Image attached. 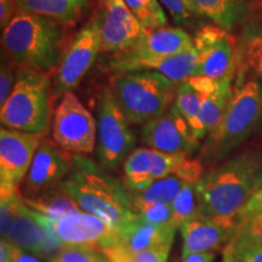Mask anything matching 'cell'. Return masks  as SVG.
I'll list each match as a JSON object with an SVG mask.
<instances>
[{"label":"cell","mask_w":262,"mask_h":262,"mask_svg":"<svg viewBox=\"0 0 262 262\" xmlns=\"http://www.w3.org/2000/svg\"><path fill=\"white\" fill-rule=\"evenodd\" d=\"M262 188V155L245 150L216 165L195 183L201 215L237 217Z\"/></svg>","instance_id":"cell-1"},{"label":"cell","mask_w":262,"mask_h":262,"mask_svg":"<svg viewBox=\"0 0 262 262\" xmlns=\"http://www.w3.org/2000/svg\"><path fill=\"white\" fill-rule=\"evenodd\" d=\"M60 186L81 210L102 219L119 235L139 217L124 185L86 156L74 155L73 169Z\"/></svg>","instance_id":"cell-2"},{"label":"cell","mask_w":262,"mask_h":262,"mask_svg":"<svg viewBox=\"0 0 262 262\" xmlns=\"http://www.w3.org/2000/svg\"><path fill=\"white\" fill-rule=\"evenodd\" d=\"M63 25L24 10L2 31L3 51L18 68L49 74L63 57Z\"/></svg>","instance_id":"cell-3"},{"label":"cell","mask_w":262,"mask_h":262,"mask_svg":"<svg viewBox=\"0 0 262 262\" xmlns=\"http://www.w3.org/2000/svg\"><path fill=\"white\" fill-rule=\"evenodd\" d=\"M262 122V83L256 78L235 81L220 123L205 137L198 159L212 164L225 159L258 129Z\"/></svg>","instance_id":"cell-4"},{"label":"cell","mask_w":262,"mask_h":262,"mask_svg":"<svg viewBox=\"0 0 262 262\" xmlns=\"http://www.w3.org/2000/svg\"><path fill=\"white\" fill-rule=\"evenodd\" d=\"M52 84L49 73L18 68L11 95L0 107L4 127L45 135L51 124Z\"/></svg>","instance_id":"cell-5"},{"label":"cell","mask_w":262,"mask_h":262,"mask_svg":"<svg viewBox=\"0 0 262 262\" xmlns=\"http://www.w3.org/2000/svg\"><path fill=\"white\" fill-rule=\"evenodd\" d=\"M178 88L158 72L136 71L114 74L111 89L131 124H146L172 106Z\"/></svg>","instance_id":"cell-6"},{"label":"cell","mask_w":262,"mask_h":262,"mask_svg":"<svg viewBox=\"0 0 262 262\" xmlns=\"http://www.w3.org/2000/svg\"><path fill=\"white\" fill-rule=\"evenodd\" d=\"M96 123L97 158L104 169H117L135 149L136 136L110 88H102L98 94Z\"/></svg>","instance_id":"cell-7"},{"label":"cell","mask_w":262,"mask_h":262,"mask_svg":"<svg viewBox=\"0 0 262 262\" xmlns=\"http://www.w3.org/2000/svg\"><path fill=\"white\" fill-rule=\"evenodd\" d=\"M55 250L62 247H89L101 253L119 243V234L96 215L80 211L60 219H49L35 212Z\"/></svg>","instance_id":"cell-8"},{"label":"cell","mask_w":262,"mask_h":262,"mask_svg":"<svg viewBox=\"0 0 262 262\" xmlns=\"http://www.w3.org/2000/svg\"><path fill=\"white\" fill-rule=\"evenodd\" d=\"M101 24V14L94 15L74 35L64 50L52 85L54 98L62 97L68 91H73L93 67L98 54L102 51Z\"/></svg>","instance_id":"cell-9"},{"label":"cell","mask_w":262,"mask_h":262,"mask_svg":"<svg viewBox=\"0 0 262 262\" xmlns=\"http://www.w3.org/2000/svg\"><path fill=\"white\" fill-rule=\"evenodd\" d=\"M52 137L72 155H90L96 147V119L73 91L62 95L55 110Z\"/></svg>","instance_id":"cell-10"},{"label":"cell","mask_w":262,"mask_h":262,"mask_svg":"<svg viewBox=\"0 0 262 262\" xmlns=\"http://www.w3.org/2000/svg\"><path fill=\"white\" fill-rule=\"evenodd\" d=\"M196 51V71L193 77L214 80L234 78L238 47L229 31L219 26H205L193 37Z\"/></svg>","instance_id":"cell-11"},{"label":"cell","mask_w":262,"mask_h":262,"mask_svg":"<svg viewBox=\"0 0 262 262\" xmlns=\"http://www.w3.org/2000/svg\"><path fill=\"white\" fill-rule=\"evenodd\" d=\"M44 135L0 129V195L19 191Z\"/></svg>","instance_id":"cell-12"},{"label":"cell","mask_w":262,"mask_h":262,"mask_svg":"<svg viewBox=\"0 0 262 262\" xmlns=\"http://www.w3.org/2000/svg\"><path fill=\"white\" fill-rule=\"evenodd\" d=\"M141 141L146 147L158 152L187 157L202 147L201 140L196 139L191 126L173 104L162 116L143 124Z\"/></svg>","instance_id":"cell-13"},{"label":"cell","mask_w":262,"mask_h":262,"mask_svg":"<svg viewBox=\"0 0 262 262\" xmlns=\"http://www.w3.org/2000/svg\"><path fill=\"white\" fill-rule=\"evenodd\" d=\"M187 156L168 155L140 147L131 152L123 164V183L129 192H140L160 179L176 175Z\"/></svg>","instance_id":"cell-14"},{"label":"cell","mask_w":262,"mask_h":262,"mask_svg":"<svg viewBox=\"0 0 262 262\" xmlns=\"http://www.w3.org/2000/svg\"><path fill=\"white\" fill-rule=\"evenodd\" d=\"M193 47V38L185 29L166 26L155 31H147L145 37L141 38L134 47L113 55L108 68L113 72L131 62L171 56Z\"/></svg>","instance_id":"cell-15"},{"label":"cell","mask_w":262,"mask_h":262,"mask_svg":"<svg viewBox=\"0 0 262 262\" xmlns=\"http://www.w3.org/2000/svg\"><path fill=\"white\" fill-rule=\"evenodd\" d=\"M102 52L119 54L145 37L147 31L137 21L124 0H100Z\"/></svg>","instance_id":"cell-16"},{"label":"cell","mask_w":262,"mask_h":262,"mask_svg":"<svg viewBox=\"0 0 262 262\" xmlns=\"http://www.w3.org/2000/svg\"><path fill=\"white\" fill-rule=\"evenodd\" d=\"M238 217L196 215L180 226L183 239L182 256L192 253H214L226 247L238 233Z\"/></svg>","instance_id":"cell-17"},{"label":"cell","mask_w":262,"mask_h":262,"mask_svg":"<svg viewBox=\"0 0 262 262\" xmlns=\"http://www.w3.org/2000/svg\"><path fill=\"white\" fill-rule=\"evenodd\" d=\"M73 166L74 155L54 141L42 139L24 183L31 193L56 187L70 175Z\"/></svg>","instance_id":"cell-18"},{"label":"cell","mask_w":262,"mask_h":262,"mask_svg":"<svg viewBox=\"0 0 262 262\" xmlns=\"http://www.w3.org/2000/svg\"><path fill=\"white\" fill-rule=\"evenodd\" d=\"M3 239L39 257L51 256L56 251L35 212L31 210L25 202L19 206L17 215Z\"/></svg>","instance_id":"cell-19"},{"label":"cell","mask_w":262,"mask_h":262,"mask_svg":"<svg viewBox=\"0 0 262 262\" xmlns=\"http://www.w3.org/2000/svg\"><path fill=\"white\" fill-rule=\"evenodd\" d=\"M253 74L262 83V2L245 21L238 42L237 79Z\"/></svg>","instance_id":"cell-20"},{"label":"cell","mask_w":262,"mask_h":262,"mask_svg":"<svg viewBox=\"0 0 262 262\" xmlns=\"http://www.w3.org/2000/svg\"><path fill=\"white\" fill-rule=\"evenodd\" d=\"M176 228L172 226L149 224L137 217L119 235L117 247L129 254H136L146 250L170 251Z\"/></svg>","instance_id":"cell-21"},{"label":"cell","mask_w":262,"mask_h":262,"mask_svg":"<svg viewBox=\"0 0 262 262\" xmlns=\"http://www.w3.org/2000/svg\"><path fill=\"white\" fill-rule=\"evenodd\" d=\"M136 71H153L165 75L170 80L178 85L182 84L195 74L196 71V51L194 47L188 50L179 52L171 56L152 58V60H142L131 62L113 71L114 74L127 73Z\"/></svg>","instance_id":"cell-22"},{"label":"cell","mask_w":262,"mask_h":262,"mask_svg":"<svg viewBox=\"0 0 262 262\" xmlns=\"http://www.w3.org/2000/svg\"><path fill=\"white\" fill-rule=\"evenodd\" d=\"M24 196L25 204L31 210L49 219H60L63 216L83 211L70 193L66 192L60 185L45 191L31 193Z\"/></svg>","instance_id":"cell-23"},{"label":"cell","mask_w":262,"mask_h":262,"mask_svg":"<svg viewBox=\"0 0 262 262\" xmlns=\"http://www.w3.org/2000/svg\"><path fill=\"white\" fill-rule=\"evenodd\" d=\"M91 0H16L19 10L51 18L61 25L78 21Z\"/></svg>","instance_id":"cell-24"},{"label":"cell","mask_w":262,"mask_h":262,"mask_svg":"<svg viewBox=\"0 0 262 262\" xmlns=\"http://www.w3.org/2000/svg\"><path fill=\"white\" fill-rule=\"evenodd\" d=\"M196 16L209 18L219 27L232 31L244 18L245 9L239 0H191Z\"/></svg>","instance_id":"cell-25"},{"label":"cell","mask_w":262,"mask_h":262,"mask_svg":"<svg viewBox=\"0 0 262 262\" xmlns=\"http://www.w3.org/2000/svg\"><path fill=\"white\" fill-rule=\"evenodd\" d=\"M232 80H233V78L221 80L217 89L204 97L201 114H199L203 139H205L208 134L211 133L220 123L226 107H227L229 97L232 95V90H233Z\"/></svg>","instance_id":"cell-26"},{"label":"cell","mask_w":262,"mask_h":262,"mask_svg":"<svg viewBox=\"0 0 262 262\" xmlns=\"http://www.w3.org/2000/svg\"><path fill=\"white\" fill-rule=\"evenodd\" d=\"M185 181L176 175H170L168 178L160 179L153 182L148 187L140 192H129L134 209L139 205L156 204H172L173 199L181 191Z\"/></svg>","instance_id":"cell-27"},{"label":"cell","mask_w":262,"mask_h":262,"mask_svg":"<svg viewBox=\"0 0 262 262\" xmlns=\"http://www.w3.org/2000/svg\"><path fill=\"white\" fill-rule=\"evenodd\" d=\"M205 95L195 89L188 80L183 81L179 85L176 91V97L173 106L182 114L186 122L191 126V129L198 140H202L201 122H199V114H201L202 104L204 101Z\"/></svg>","instance_id":"cell-28"},{"label":"cell","mask_w":262,"mask_h":262,"mask_svg":"<svg viewBox=\"0 0 262 262\" xmlns=\"http://www.w3.org/2000/svg\"><path fill=\"white\" fill-rule=\"evenodd\" d=\"M137 21L146 31L168 26V16L159 0H124Z\"/></svg>","instance_id":"cell-29"},{"label":"cell","mask_w":262,"mask_h":262,"mask_svg":"<svg viewBox=\"0 0 262 262\" xmlns=\"http://www.w3.org/2000/svg\"><path fill=\"white\" fill-rule=\"evenodd\" d=\"M172 221L171 225L175 228H180V226L186 221L191 220L199 214L198 201H196L195 183L185 182L181 191L176 195L172 202Z\"/></svg>","instance_id":"cell-30"},{"label":"cell","mask_w":262,"mask_h":262,"mask_svg":"<svg viewBox=\"0 0 262 262\" xmlns=\"http://www.w3.org/2000/svg\"><path fill=\"white\" fill-rule=\"evenodd\" d=\"M49 262H108L106 256L89 247H62L49 257Z\"/></svg>","instance_id":"cell-31"},{"label":"cell","mask_w":262,"mask_h":262,"mask_svg":"<svg viewBox=\"0 0 262 262\" xmlns=\"http://www.w3.org/2000/svg\"><path fill=\"white\" fill-rule=\"evenodd\" d=\"M170 251L146 250L136 254H129L120 250L117 245L102 251L110 262H166Z\"/></svg>","instance_id":"cell-32"},{"label":"cell","mask_w":262,"mask_h":262,"mask_svg":"<svg viewBox=\"0 0 262 262\" xmlns=\"http://www.w3.org/2000/svg\"><path fill=\"white\" fill-rule=\"evenodd\" d=\"M235 262H262V244L238 234L231 241Z\"/></svg>","instance_id":"cell-33"},{"label":"cell","mask_w":262,"mask_h":262,"mask_svg":"<svg viewBox=\"0 0 262 262\" xmlns=\"http://www.w3.org/2000/svg\"><path fill=\"white\" fill-rule=\"evenodd\" d=\"M135 211L139 217L142 219L149 224L160 225V226H172V206L171 204H163V203H156V204L139 205L135 208ZM173 227V226H172Z\"/></svg>","instance_id":"cell-34"},{"label":"cell","mask_w":262,"mask_h":262,"mask_svg":"<svg viewBox=\"0 0 262 262\" xmlns=\"http://www.w3.org/2000/svg\"><path fill=\"white\" fill-rule=\"evenodd\" d=\"M0 233H2V239L5 238L8 233L10 226L17 215L19 210V206L24 203V196L22 193L17 191L11 194L0 195Z\"/></svg>","instance_id":"cell-35"},{"label":"cell","mask_w":262,"mask_h":262,"mask_svg":"<svg viewBox=\"0 0 262 262\" xmlns=\"http://www.w3.org/2000/svg\"><path fill=\"white\" fill-rule=\"evenodd\" d=\"M15 63L2 50L0 58V107L5 104L11 95L17 79V71L15 70Z\"/></svg>","instance_id":"cell-36"},{"label":"cell","mask_w":262,"mask_h":262,"mask_svg":"<svg viewBox=\"0 0 262 262\" xmlns=\"http://www.w3.org/2000/svg\"><path fill=\"white\" fill-rule=\"evenodd\" d=\"M163 8L169 12L170 17L176 25L183 26L196 16L191 0H159Z\"/></svg>","instance_id":"cell-37"},{"label":"cell","mask_w":262,"mask_h":262,"mask_svg":"<svg viewBox=\"0 0 262 262\" xmlns=\"http://www.w3.org/2000/svg\"><path fill=\"white\" fill-rule=\"evenodd\" d=\"M238 234L262 244V214H256L239 222Z\"/></svg>","instance_id":"cell-38"},{"label":"cell","mask_w":262,"mask_h":262,"mask_svg":"<svg viewBox=\"0 0 262 262\" xmlns=\"http://www.w3.org/2000/svg\"><path fill=\"white\" fill-rule=\"evenodd\" d=\"M18 10L16 0H0V27H2V31L11 22Z\"/></svg>","instance_id":"cell-39"},{"label":"cell","mask_w":262,"mask_h":262,"mask_svg":"<svg viewBox=\"0 0 262 262\" xmlns=\"http://www.w3.org/2000/svg\"><path fill=\"white\" fill-rule=\"evenodd\" d=\"M262 214V188L255 194L250 202L245 205V208L238 214V221H243L245 219L250 217V216Z\"/></svg>","instance_id":"cell-40"},{"label":"cell","mask_w":262,"mask_h":262,"mask_svg":"<svg viewBox=\"0 0 262 262\" xmlns=\"http://www.w3.org/2000/svg\"><path fill=\"white\" fill-rule=\"evenodd\" d=\"M11 260L14 262H42L37 255H33L24 249L15 247V245H12Z\"/></svg>","instance_id":"cell-41"},{"label":"cell","mask_w":262,"mask_h":262,"mask_svg":"<svg viewBox=\"0 0 262 262\" xmlns=\"http://www.w3.org/2000/svg\"><path fill=\"white\" fill-rule=\"evenodd\" d=\"M215 253H192L182 256V262H212Z\"/></svg>","instance_id":"cell-42"},{"label":"cell","mask_w":262,"mask_h":262,"mask_svg":"<svg viewBox=\"0 0 262 262\" xmlns=\"http://www.w3.org/2000/svg\"><path fill=\"white\" fill-rule=\"evenodd\" d=\"M222 262H235L233 257V253H232V245L231 242L226 245L224 249V254H222Z\"/></svg>","instance_id":"cell-43"},{"label":"cell","mask_w":262,"mask_h":262,"mask_svg":"<svg viewBox=\"0 0 262 262\" xmlns=\"http://www.w3.org/2000/svg\"><path fill=\"white\" fill-rule=\"evenodd\" d=\"M0 262H14L12 260H6V261H0Z\"/></svg>","instance_id":"cell-44"},{"label":"cell","mask_w":262,"mask_h":262,"mask_svg":"<svg viewBox=\"0 0 262 262\" xmlns=\"http://www.w3.org/2000/svg\"><path fill=\"white\" fill-rule=\"evenodd\" d=\"M108 262H110V261H108Z\"/></svg>","instance_id":"cell-45"}]
</instances>
